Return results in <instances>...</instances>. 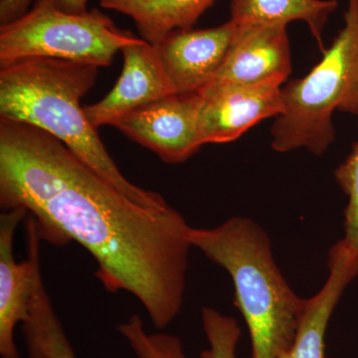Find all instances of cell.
Instances as JSON below:
<instances>
[{"label": "cell", "mask_w": 358, "mask_h": 358, "mask_svg": "<svg viewBox=\"0 0 358 358\" xmlns=\"http://www.w3.org/2000/svg\"><path fill=\"white\" fill-rule=\"evenodd\" d=\"M0 206L26 209L41 240L81 245L106 289L136 296L157 329L180 313L193 248L185 219L136 203L52 134L0 119Z\"/></svg>", "instance_id": "obj_1"}, {"label": "cell", "mask_w": 358, "mask_h": 358, "mask_svg": "<svg viewBox=\"0 0 358 358\" xmlns=\"http://www.w3.org/2000/svg\"><path fill=\"white\" fill-rule=\"evenodd\" d=\"M98 73L96 66L49 58L26 59L0 68V119L47 131L136 203L169 208L159 193L126 178L80 105Z\"/></svg>", "instance_id": "obj_2"}, {"label": "cell", "mask_w": 358, "mask_h": 358, "mask_svg": "<svg viewBox=\"0 0 358 358\" xmlns=\"http://www.w3.org/2000/svg\"><path fill=\"white\" fill-rule=\"evenodd\" d=\"M188 239L230 275L234 303L251 338L250 358H281L293 343L307 300L282 275L267 232L252 219L236 216L209 229L190 226Z\"/></svg>", "instance_id": "obj_3"}, {"label": "cell", "mask_w": 358, "mask_h": 358, "mask_svg": "<svg viewBox=\"0 0 358 358\" xmlns=\"http://www.w3.org/2000/svg\"><path fill=\"white\" fill-rule=\"evenodd\" d=\"M282 112L271 129L273 150L322 155L334 143L336 110L358 115V0H348L345 26L307 76L282 88Z\"/></svg>", "instance_id": "obj_4"}, {"label": "cell", "mask_w": 358, "mask_h": 358, "mask_svg": "<svg viewBox=\"0 0 358 358\" xmlns=\"http://www.w3.org/2000/svg\"><path fill=\"white\" fill-rule=\"evenodd\" d=\"M138 39L98 9L66 13L52 0H35L24 15L0 25V68L32 58L107 67L117 52Z\"/></svg>", "instance_id": "obj_5"}, {"label": "cell", "mask_w": 358, "mask_h": 358, "mask_svg": "<svg viewBox=\"0 0 358 358\" xmlns=\"http://www.w3.org/2000/svg\"><path fill=\"white\" fill-rule=\"evenodd\" d=\"M35 219L24 208L0 215V357L22 358L15 329L27 317L35 267L40 261Z\"/></svg>", "instance_id": "obj_6"}, {"label": "cell", "mask_w": 358, "mask_h": 358, "mask_svg": "<svg viewBox=\"0 0 358 358\" xmlns=\"http://www.w3.org/2000/svg\"><path fill=\"white\" fill-rule=\"evenodd\" d=\"M201 106L199 92L173 94L129 113L113 127L167 164H180L203 145L199 129Z\"/></svg>", "instance_id": "obj_7"}, {"label": "cell", "mask_w": 358, "mask_h": 358, "mask_svg": "<svg viewBox=\"0 0 358 358\" xmlns=\"http://www.w3.org/2000/svg\"><path fill=\"white\" fill-rule=\"evenodd\" d=\"M285 82L282 78H274L258 84L200 90L202 143H230L259 122L278 117L284 108L282 88Z\"/></svg>", "instance_id": "obj_8"}, {"label": "cell", "mask_w": 358, "mask_h": 358, "mask_svg": "<svg viewBox=\"0 0 358 358\" xmlns=\"http://www.w3.org/2000/svg\"><path fill=\"white\" fill-rule=\"evenodd\" d=\"M235 31L229 20L206 29L176 30L154 44L174 94L197 93L213 79Z\"/></svg>", "instance_id": "obj_9"}, {"label": "cell", "mask_w": 358, "mask_h": 358, "mask_svg": "<svg viewBox=\"0 0 358 358\" xmlns=\"http://www.w3.org/2000/svg\"><path fill=\"white\" fill-rule=\"evenodd\" d=\"M235 26L227 56L205 87L244 86L274 78L288 79L292 72L288 25Z\"/></svg>", "instance_id": "obj_10"}, {"label": "cell", "mask_w": 358, "mask_h": 358, "mask_svg": "<svg viewBox=\"0 0 358 358\" xmlns=\"http://www.w3.org/2000/svg\"><path fill=\"white\" fill-rule=\"evenodd\" d=\"M121 52L124 66L114 88L100 102L84 108L95 129L114 126L129 113L174 94L154 44L140 38Z\"/></svg>", "instance_id": "obj_11"}, {"label": "cell", "mask_w": 358, "mask_h": 358, "mask_svg": "<svg viewBox=\"0 0 358 358\" xmlns=\"http://www.w3.org/2000/svg\"><path fill=\"white\" fill-rule=\"evenodd\" d=\"M327 267L326 282L308 299L293 343L281 358H327V326L343 292L357 277L358 253L345 239L339 240L329 250Z\"/></svg>", "instance_id": "obj_12"}, {"label": "cell", "mask_w": 358, "mask_h": 358, "mask_svg": "<svg viewBox=\"0 0 358 358\" xmlns=\"http://www.w3.org/2000/svg\"><path fill=\"white\" fill-rule=\"evenodd\" d=\"M216 0H100V6L129 16L141 39L155 44L176 30L192 29Z\"/></svg>", "instance_id": "obj_13"}, {"label": "cell", "mask_w": 358, "mask_h": 358, "mask_svg": "<svg viewBox=\"0 0 358 358\" xmlns=\"http://www.w3.org/2000/svg\"><path fill=\"white\" fill-rule=\"evenodd\" d=\"M336 8V0H230V20L236 25H288L303 21L324 52L322 33Z\"/></svg>", "instance_id": "obj_14"}, {"label": "cell", "mask_w": 358, "mask_h": 358, "mask_svg": "<svg viewBox=\"0 0 358 358\" xmlns=\"http://www.w3.org/2000/svg\"><path fill=\"white\" fill-rule=\"evenodd\" d=\"M28 358H78L37 264L27 317L21 324Z\"/></svg>", "instance_id": "obj_15"}, {"label": "cell", "mask_w": 358, "mask_h": 358, "mask_svg": "<svg viewBox=\"0 0 358 358\" xmlns=\"http://www.w3.org/2000/svg\"><path fill=\"white\" fill-rule=\"evenodd\" d=\"M117 331L138 358H187L180 338L173 334L148 333L138 315H131Z\"/></svg>", "instance_id": "obj_16"}, {"label": "cell", "mask_w": 358, "mask_h": 358, "mask_svg": "<svg viewBox=\"0 0 358 358\" xmlns=\"http://www.w3.org/2000/svg\"><path fill=\"white\" fill-rule=\"evenodd\" d=\"M201 315L208 348L200 353L199 358H237V345L241 336L237 320L209 307L202 308Z\"/></svg>", "instance_id": "obj_17"}, {"label": "cell", "mask_w": 358, "mask_h": 358, "mask_svg": "<svg viewBox=\"0 0 358 358\" xmlns=\"http://www.w3.org/2000/svg\"><path fill=\"white\" fill-rule=\"evenodd\" d=\"M334 176L348 199L343 239L358 253V141L345 162L336 169Z\"/></svg>", "instance_id": "obj_18"}, {"label": "cell", "mask_w": 358, "mask_h": 358, "mask_svg": "<svg viewBox=\"0 0 358 358\" xmlns=\"http://www.w3.org/2000/svg\"><path fill=\"white\" fill-rule=\"evenodd\" d=\"M35 0H0V25L7 24L24 15Z\"/></svg>", "instance_id": "obj_19"}, {"label": "cell", "mask_w": 358, "mask_h": 358, "mask_svg": "<svg viewBox=\"0 0 358 358\" xmlns=\"http://www.w3.org/2000/svg\"><path fill=\"white\" fill-rule=\"evenodd\" d=\"M60 10L66 13L83 14L88 11L87 3L88 0H52Z\"/></svg>", "instance_id": "obj_20"}]
</instances>
